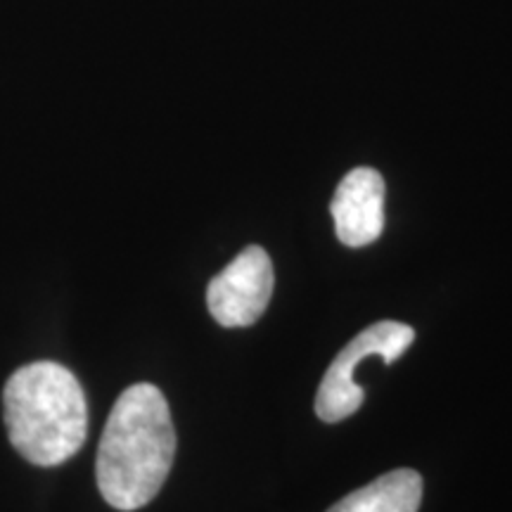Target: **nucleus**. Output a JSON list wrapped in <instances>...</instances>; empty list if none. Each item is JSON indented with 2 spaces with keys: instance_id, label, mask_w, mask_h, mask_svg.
Instances as JSON below:
<instances>
[{
  "instance_id": "1",
  "label": "nucleus",
  "mask_w": 512,
  "mask_h": 512,
  "mask_svg": "<svg viewBox=\"0 0 512 512\" xmlns=\"http://www.w3.org/2000/svg\"><path fill=\"white\" fill-rule=\"evenodd\" d=\"M176 430L155 384H131L114 403L102 432L95 477L102 498L121 512L145 508L169 477Z\"/></svg>"
},
{
  "instance_id": "2",
  "label": "nucleus",
  "mask_w": 512,
  "mask_h": 512,
  "mask_svg": "<svg viewBox=\"0 0 512 512\" xmlns=\"http://www.w3.org/2000/svg\"><path fill=\"white\" fill-rule=\"evenodd\" d=\"M3 408L10 444L31 465L67 463L88 437L86 394L60 363L36 361L12 373Z\"/></svg>"
},
{
  "instance_id": "3",
  "label": "nucleus",
  "mask_w": 512,
  "mask_h": 512,
  "mask_svg": "<svg viewBox=\"0 0 512 512\" xmlns=\"http://www.w3.org/2000/svg\"><path fill=\"white\" fill-rule=\"evenodd\" d=\"M415 339V330L406 323L382 320L366 328L339 351L325 373L316 394V415L323 422H339L361 408L363 389L354 382V370L368 356H380L384 363H394Z\"/></svg>"
},
{
  "instance_id": "4",
  "label": "nucleus",
  "mask_w": 512,
  "mask_h": 512,
  "mask_svg": "<svg viewBox=\"0 0 512 512\" xmlns=\"http://www.w3.org/2000/svg\"><path fill=\"white\" fill-rule=\"evenodd\" d=\"M273 264L264 247H247L209 283L207 306L223 328H247L273 297Z\"/></svg>"
},
{
  "instance_id": "5",
  "label": "nucleus",
  "mask_w": 512,
  "mask_h": 512,
  "mask_svg": "<svg viewBox=\"0 0 512 512\" xmlns=\"http://www.w3.org/2000/svg\"><path fill=\"white\" fill-rule=\"evenodd\" d=\"M337 238L347 247H368L384 230V178L370 166L349 171L330 204Z\"/></svg>"
},
{
  "instance_id": "6",
  "label": "nucleus",
  "mask_w": 512,
  "mask_h": 512,
  "mask_svg": "<svg viewBox=\"0 0 512 512\" xmlns=\"http://www.w3.org/2000/svg\"><path fill=\"white\" fill-rule=\"evenodd\" d=\"M420 503L422 477L401 467L344 496L328 512H418Z\"/></svg>"
}]
</instances>
